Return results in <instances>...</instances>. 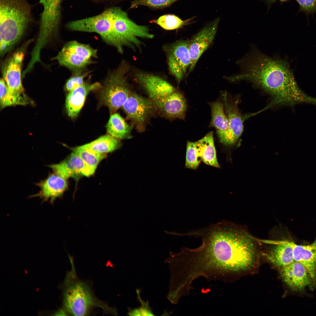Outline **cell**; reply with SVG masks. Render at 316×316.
Wrapping results in <instances>:
<instances>
[{
    "mask_svg": "<svg viewBox=\"0 0 316 316\" xmlns=\"http://www.w3.org/2000/svg\"><path fill=\"white\" fill-rule=\"evenodd\" d=\"M240 64L242 73L227 79L232 81L248 80L259 86L273 97L270 105H316V98L299 87L286 61L272 58L254 50L241 59Z\"/></svg>",
    "mask_w": 316,
    "mask_h": 316,
    "instance_id": "obj_1",
    "label": "cell"
},
{
    "mask_svg": "<svg viewBox=\"0 0 316 316\" xmlns=\"http://www.w3.org/2000/svg\"><path fill=\"white\" fill-rule=\"evenodd\" d=\"M31 20L26 0H0V54L3 57L22 38Z\"/></svg>",
    "mask_w": 316,
    "mask_h": 316,
    "instance_id": "obj_2",
    "label": "cell"
},
{
    "mask_svg": "<svg viewBox=\"0 0 316 316\" xmlns=\"http://www.w3.org/2000/svg\"><path fill=\"white\" fill-rule=\"evenodd\" d=\"M129 19L120 8L112 6L97 15L70 21L66 27L72 31L97 33L107 44L122 54L118 38Z\"/></svg>",
    "mask_w": 316,
    "mask_h": 316,
    "instance_id": "obj_3",
    "label": "cell"
},
{
    "mask_svg": "<svg viewBox=\"0 0 316 316\" xmlns=\"http://www.w3.org/2000/svg\"><path fill=\"white\" fill-rule=\"evenodd\" d=\"M71 270L67 274L64 281L63 303L64 309L73 315L84 316L92 309H102L109 313L115 314V310L94 295L87 284L80 280L76 273L73 258L68 255Z\"/></svg>",
    "mask_w": 316,
    "mask_h": 316,
    "instance_id": "obj_4",
    "label": "cell"
},
{
    "mask_svg": "<svg viewBox=\"0 0 316 316\" xmlns=\"http://www.w3.org/2000/svg\"><path fill=\"white\" fill-rule=\"evenodd\" d=\"M127 68L125 63L110 72L100 89L101 103L107 106L112 114L122 107L131 92L126 77Z\"/></svg>",
    "mask_w": 316,
    "mask_h": 316,
    "instance_id": "obj_5",
    "label": "cell"
},
{
    "mask_svg": "<svg viewBox=\"0 0 316 316\" xmlns=\"http://www.w3.org/2000/svg\"><path fill=\"white\" fill-rule=\"evenodd\" d=\"M97 57L96 49L89 44L73 40L66 43L52 59L74 73L85 71Z\"/></svg>",
    "mask_w": 316,
    "mask_h": 316,
    "instance_id": "obj_6",
    "label": "cell"
},
{
    "mask_svg": "<svg viewBox=\"0 0 316 316\" xmlns=\"http://www.w3.org/2000/svg\"><path fill=\"white\" fill-rule=\"evenodd\" d=\"M122 107L127 118L140 132L145 129L148 121L156 110L154 104L149 98L132 92Z\"/></svg>",
    "mask_w": 316,
    "mask_h": 316,
    "instance_id": "obj_7",
    "label": "cell"
},
{
    "mask_svg": "<svg viewBox=\"0 0 316 316\" xmlns=\"http://www.w3.org/2000/svg\"><path fill=\"white\" fill-rule=\"evenodd\" d=\"M26 45L14 52L3 65L2 73L9 91L18 97L26 96L21 81V69Z\"/></svg>",
    "mask_w": 316,
    "mask_h": 316,
    "instance_id": "obj_8",
    "label": "cell"
},
{
    "mask_svg": "<svg viewBox=\"0 0 316 316\" xmlns=\"http://www.w3.org/2000/svg\"><path fill=\"white\" fill-rule=\"evenodd\" d=\"M169 69L171 74L179 83L188 70L191 62L188 40H179L167 49Z\"/></svg>",
    "mask_w": 316,
    "mask_h": 316,
    "instance_id": "obj_9",
    "label": "cell"
},
{
    "mask_svg": "<svg viewBox=\"0 0 316 316\" xmlns=\"http://www.w3.org/2000/svg\"><path fill=\"white\" fill-rule=\"evenodd\" d=\"M136 77L154 105L165 102L176 90L168 82L155 75L140 72Z\"/></svg>",
    "mask_w": 316,
    "mask_h": 316,
    "instance_id": "obj_10",
    "label": "cell"
},
{
    "mask_svg": "<svg viewBox=\"0 0 316 316\" xmlns=\"http://www.w3.org/2000/svg\"><path fill=\"white\" fill-rule=\"evenodd\" d=\"M219 19L207 24L188 41L191 62L188 75L194 69L200 58L212 43L216 33Z\"/></svg>",
    "mask_w": 316,
    "mask_h": 316,
    "instance_id": "obj_11",
    "label": "cell"
},
{
    "mask_svg": "<svg viewBox=\"0 0 316 316\" xmlns=\"http://www.w3.org/2000/svg\"><path fill=\"white\" fill-rule=\"evenodd\" d=\"M224 105L229 123L225 131L217 133L220 142L226 145H232L236 143L242 133L243 122L238 110L236 103L229 101L226 93L223 95Z\"/></svg>",
    "mask_w": 316,
    "mask_h": 316,
    "instance_id": "obj_12",
    "label": "cell"
},
{
    "mask_svg": "<svg viewBox=\"0 0 316 316\" xmlns=\"http://www.w3.org/2000/svg\"><path fill=\"white\" fill-rule=\"evenodd\" d=\"M48 166L53 172L63 178H72L76 181L83 176L89 177L93 174L79 156L73 152L60 163Z\"/></svg>",
    "mask_w": 316,
    "mask_h": 316,
    "instance_id": "obj_13",
    "label": "cell"
},
{
    "mask_svg": "<svg viewBox=\"0 0 316 316\" xmlns=\"http://www.w3.org/2000/svg\"><path fill=\"white\" fill-rule=\"evenodd\" d=\"M67 180L53 172L46 178L36 183L40 188L38 193L30 197H38L42 202H49L53 205L58 198L61 197L68 187Z\"/></svg>",
    "mask_w": 316,
    "mask_h": 316,
    "instance_id": "obj_14",
    "label": "cell"
},
{
    "mask_svg": "<svg viewBox=\"0 0 316 316\" xmlns=\"http://www.w3.org/2000/svg\"><path fill=\"white\" fill-rule=\"evenodd\" d=\"M282 268L284 281L293 290H302L313 283L305 267L299 262L294 261Z\"/></svg>",
    "mask_w": 316,
    "mask_h": 316,
    "instance_id": "obj_15",
    "label": "cell"
},
{
    "mask_svg": "<svg viewBox=\"0 0 316 316\" xmlns=\"http://www.w3.org/2000/svg\"><path fill=\"white\" fill-rule=\"evenodd\" d=\"M102 87L98 82H85L81 86L69 92L66 97V107L68 116L76 118L83 106L85 98L90 92L99 90Z\"/></svg>",
    "mask_w": 316,
    "mask_h": 316,
    "instance_id": "obj_16",
    "label": "cell"
},
{
    "mask_svg": "<svg viewBox=\"0 0 316 316\" xmlns=\"http://www.w3.org/2000/svg\"><path fill=\"white\" fill-rule=\"evenodd\" d=\"M294 261L303 265L313 283L316 282V239L311 244L299 245L291 241Z\"/></svg>",
    "mask_w": 316,
    "mask_h": 316,
    "instance_id": "obj_17",
    "label": "cell"
},
{
    "mask_svg": "<svg viewBox=\"0 0 316 316\" xmlns=\"http://www.w3.org/2000/svg\"><path fill=\"white\" fill-rule=\"evenodd\" d=\"M261 242L275 245L267 255L268 260L274 265L282 267L294 261L291 241L257 239Z\"/></svg>",
    "mask_w": 316,
    "mask_h": 316,
    "instance_id": "obj_18",
    "label": "cell"
},
{
    "mask_svg": "<svg viewBox=\"0 0 316 316\" xmlns=\"http://www.w3.org/2000/svg\"><path fill=\"white\" fill-rule=\"evenodd\" d=\"M108 134L120 140L132 138L133 126L128 124L118 113L111 114L106 125Z\"/></svg>",
    "mask_w": 316,
    "mask_h": 316,
    "instance_id": "obj_19",
    "label": "cell"
},
{
    "mask_svg": "<svg viewBox=\"0 0 316 316\" xmlns=\"http://www.w3.org/2000/svg\"><path fill=\"white\" fill-rule=\"evenodd\" d=\"M83 145L97 152L107 154L119 149L122 143L120 140L108 134Z\"/></svg>",
    "mask_w": 316,
    "mask_h": 316,
    "instance_id": "obj_20",
    "label": "cell"
},
{
    "mask_svg": "<svg viewBox=\"0 0 316 316\" xmlns=\"http://www.w3.org/2000/svg\"><path fill=\"white\" fill-rule=\"evenodd\" d=\"M200 146L202 160L208 165L219 168L218 162L212 132L198 141Z\"/></svg>",
    "mask_w": 316,
    "mask_h": 316,
    "instance_id": "obj_21",
    "label": "cell"
},
{
    "mask_svg": "<svg viewBox=\"0 0 316 316\" xmlns=\"http://www.w3.org/2000/svg\"><path fill=\"white\" fill-rule=\"evenodd\" d=\"M68 148L79 156L93 174L100 162L107 157V154L97 152L83 145Z\"/></svg>",
    "mask_w": 316,
    "mask_h": 316,
    "instance_id": "obj_22",
    "label": "cell"
},
{
    "mask_svg": "<svg viewBox=\"0 0 316 316\" xmlns=\"http://www.w3.org/2000/svg\"><path fill=\"white\" fill-rule=\"evenodd\" d=\"M224 105L218 101L211 104L212 119L210 124L217 129V133L225 131L228 127L229 121L224 111Z\"/></svg>",
    "mask_w": 316,
    "mask_h": 316,
    "instance_id": "obj_23",
    "label": "cell"
},
{
    "mask_svg": "<svg viewBox=\"0 0 316 316\" xmlns=\"http://www.w3.org/2000/svg\"><path fill=\"white\" fill-rule=\"evenodd\" d=\"M0 101L1 108L17 105H25L30 102L26 96L18 97L12 94L9 91L3 78L0 81Z\"/></svg>",
    "mask_w": 316,
    "mask_h": 316,
    "instance_id": "obj_24",
    "label": "cell"
},
{
    "mask_svg": "<svg viewBox=\"0 0 316 316\" xmlns=\"http://www.w3.org/2000/svg\"><path fill=\"white\" fill-rule=\"evenodd\" d=\"M193 19L191 18L183 20L175 15L168 14L161 16L153 21L165 30H173L182 28L188 25Z\"/></svg>",
    "mask_w": 316,
    "mask_h": 316,
    "instance_id": "obj_25",
    "label": "cell"
},
{
    "mask_svg": "<svg viewBox=\"0 0 316 316\" xmlns=\"http://www.w3.org/2000/svg\"><path fill=\"white\" fill-rule=\"evenodd\" d=\"M202 160L198 141L188 142L187 143L185 166L188 168L196 169Z\"/></svg>",
    "mask_w": 316,
    "mask_h": 316,
    "instance_id": "obj_26",
    "label": "cell"
},
{
    "mask_svg": "<svg viewBox=\"0 0 316 316\" xmlns=\"http://www.w3.org/2000/svg\"><path fill=\"white\" fill-rule=\"evenodd\" d=\"M178 0H134L131 2L129 9L140 6L161 9L168 7Z\"/></svg>",
    "mask_w": 316,
    "mask_h": 316,
    "instance_id": "obj_27",
    "label": "cell"
},
{
    "mask_svg": "<svg viewBox=\"0 0 316 316\" xmlns=\"http://www.w3.org/2000/svg\"><path fill=\"white\" fill-rule=\"evenodd\" d=\"M89 71L85 70L73 73L72 75L66 81L65 89L68 92L82 85L84 79L88 75Z\"/></svg>",
    "mask_w": 316,
    "mask_h": 316,
    "instance_id": "obj_28",
    "label": "cell"
},
{
    "mask_svg": "<svg viewBox=\"0 0 316 316\" xmlns=\"http://www.w3.org/2000/svg\"><path fill=\"white\" fill-rule=\"evenodd\" d=\"M300 9L307 14L316 11V0H295Z\"/></svg>",
    "mask_w": 316,
    "mask_h": 316,
    "instance_id": "obj_29",
    "label": "cell"
},
{
    "mask_svg": "<svg viewBox=\"0 0 316 316\" xmlns=\"http://www.w3.org/2000/svg\"><path fill=\"white\" fill-rule=\"evenodd\" d=\"M118 0H90V1L95 2L96 3H100L104 4L110 5L115 3L116 1Z\"/></svg>",
    "mask_w": 316,
    "mask_h": 316,
    "instance_id": "obj_30",
    "label": "cell"
},
{
    "mask_svg": "<svg viewBox=\"0 0 316 316\" xmlns=\"http://www.w3.org/2000/svg\"><path fill=\"white\" fill-rule=\"evenodd\" d=\"M67 312L64 309H61L58 310L55 313L54 315H66Z\"/></svg>",
    "mask_w": 316,
    "mask_h": 316,
    "instance_id": "obj_31",
    "label": "cell"
},
{
    "mask_svg": "<svg viewBox=\"0 0 316 316\" xmlns=\"http://www.w3.org/2000/svg\"><path fill=\"white\" fill-rule=\"evenodd\" d=\"M269 0L270 1H273V2L276 1V0ZM279 0L280 1H288V0Z\"/></svg>",
    "mask_w": 316,
    "mask_h": 316,
    "instance_id": "obj_32",
    "label": "cell"
}]
</instances>
